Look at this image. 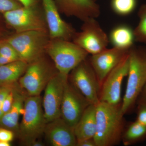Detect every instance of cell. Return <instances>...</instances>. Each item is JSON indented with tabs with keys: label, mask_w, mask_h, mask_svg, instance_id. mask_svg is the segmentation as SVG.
I'll return each instance as SVG.
<instances>
[{
	"label": "cell",
	"mask_w": 146,
	"mask_h": 146,
	"mask_svg": "<svg viewBox=\"0 0 146 146\" xmlns=\"http://www.w3.org/2000/svg\"><path fill=\"white\" fill-rule=\"evenodd\" d=\"M121 105L101 102L97 105L96 131L94 138L96 146H115L122 141L125 122Z\"/></svg>",
	"instance_id": "cell-1"
},
{
	"label": "cell",
	"mask_w": 146,
	"mask_h": 146,
	"mask_svg": "<svg viewBox=\"0 0 146 146\" xmlns=\"http://www.w3.org/2000/svg\"><path fill=\"white\" fill-rule=\"evenodd\" d=\"M129 54L127 84L121 105L123 115L133 107L146 83V48L133 46Z\"/></svg>",
	"instance_id": "cell-2"
},
{
	"label": "cell",
	"mask_w": 146,
	"mask_h": 146,
	"mask_svg": "<svg viewBox=\"0 0 146 146\" xmlns=\"http://www.w3.org/2000/svg\"><path fill=\"white\" fill-rule=\"evenodd\" d=\"M24 108L25 112L17 133L23 143L31 146L44 134L47 124L42 98L40 96L27 97Z\"/></svg>",
	"instance_id": "cell-3"
},
{
	"label": "cell",
	"mask_w": 146,
	"mask_h": 146,
	"mask_svg": "<svg viewBox=\"0 0 146 146\" xmlns=\"http://www.w3.org/2000/svg\"><path fill=\"white\" fill-rule=\"evenodd\" d=\"M46 53L57 71L67 75L89 55L72 41L59 39H50Z\"/></svg>",
	"instance_id": "cell-4"
},
{
	"label": "cell",
	"mask_w": 146,
	"mask_h": 146,
	"mask_svg": "<svg viewBox=\"0 0 146 146\" xmlns=\"http://www.w3.org/2000/svg\"><path fill=\"white\" fill-rule=\"evenodd\" d=\"M3 39L14 48L21 60L29 63L46 54L50 39L48 32L33 31L15 32Z\"/></svg>",
	"instance_id": "cell-5"
},
{
	"label": "cell",
	"mask_w": 146,
	"mask_h": 146,
	"mask_svg": "<svg viewBox=\"0 0 146 146\" xmlns=\"http://www.w3.org/2000/svg\"><path fill=\"white\" fill-rule=\"evenodd\" d=\"M58 72L52 60L46 54L28 63L25 72L18 81L19 86L29 96H39Z\"/></svg>",
	"instance_id": "cell-6"
},
{
	"label": "cell",
	"mask_w": 146,
	"mask_h": 146,
	"mask_svg": "<svg viewBox=\"0 0 146 146\" xmlns=\"http://www.w3.org/2000/svg\"><path fill=\"white\" fill-rule=\"evenodd\" d=\"M2 14L6 23L15 33L33 31L48 32L42 3L32 6H22Z\"/></svg>",
	"instance_id": "cell-7"
},
{
	"label": "cell",
	"mask_w": 146,
	"mask_h": 146,
	"mask_svg": "<svg viewBox=\"0 0 146 146\" xmlns=\"http://www.w3.org/2000/svg\"><path fill=\"white\" fill-rule=\"evenodd\" d=\"M68 80L91 104L100 102L101 85L88 58L71 71Z\"/></svg>",
	"instance_id": "cell-8"
},
{
	"label": "cell",
	"mask_w": 146,
	"mask_h": 146,
	"mask_svg": "<svg viewBox=\"0 0 146 146\" xmlns=\"http://www.w3.org/2000/svg\"><path fill=\"white\" fill-rule=\"evenodd\" d=\"M83 22L81 31L76 32L72 41L91 55L107 48L109 37L96 18H89Z\"/></svg>",
	"instance_id": "cell-9"
},
{
	"label": "cell",
	"mask_w": 146,
	"mask_h": 146,
	"mask_svg": "<svg viewBox=\"0 0 146 146\" xmlns=\"http://www.w3.org/2000/svg\"><path fill=\"white\" fill-rule=\"evenodd\" d=\"M68 75L58 72L44 89L42 106L46 123L60 117V108Z\"/></svg>",
	"instance_id": "cell-10"
},
{
	"label": "cell",
	"mask_w": 146,
	"mask_h": 146,
	"mask_svg": "<svg viewBox=\"0 0 146 146\" xmlns=\"http://www.w3.org/2000/svg\"><path fill=\"white\" fill-rule=\"evenodd\" d=\"M129 53L105 79L101 86L100 102L112 105L121 103L122 84L129 68Z\"/></svg>",
	"instance_id": "cell-11"
},
{
	"label": "cell",
	"mask_w": 146,
	"mask_h": 146,
	"mask_svg": "<svg viewBox=\"0 0 146 146\" xmlns=\"http://www.w3.org/2000/svg\"><path fill=\"white\" fill-rule=\"evenodd\" d=\"M91 104L68 80L65 85L60 108V117L74 129L84 112Z\"/></svg>",
	"instance_id": "cell-12"
},
{
	"label": "cell",
	"mask_w": 146,
	"mask_h": 146,
	"mask_svg": "<svg viewBox=\"0 0 146 146\" xmlns=\"http://www.w3.org/2000/svg\"><path fill=\"white\" fill-rule=\"evenodd\" d=\"M42 4L50 39L72 41L76 31L61 18L54 0H42Z\"/></svg>",
	"instance_id": "cell-13"
},
{
	"label": "cell",
	"mask_w": 146,
	"mask_h": 146,
	"mask_svg": "<svg viewBox=\"0 0 146 146\" xmlns=\"http://www.w3.org/2000/svg\"><path fill=\"white\" fill-rule=\"evenodd\" d=\"M130 50V49H129ZM129 50L112 47L96 54L91 55L89 62L101 86L105 79L128 53Z\"/></svg>",
	"instance_id": "cell-14"
},
{
	"label": "cell",
	"mask_w": 146,
	"mask_h": 146,
	"mask_svg": "<svg viewBox=\"0 0 146 146\" xmlns=\"http://www.w3.org/2000/svg\"><path fill=\"white\" fill-rule=\"evenodd\" d=\"M60 13L74 17L84 22L100 15V7L97 0H54Z\"/></svg>",
	"instance_id": "cell-15"
},
{
	"label": "cell",
	"mask_w": 146,
	"mask_h": 146,
	"mask_svg": "<svg viewBox=\"0 0 146 146\" xmlns=\"http://www.w3.org/2000/svg\"><path fill=\"white\" fill-rule=\"evenodd\" d=\"M44 134L47 143L50 146H77V140L74 129L61 117L47 123Z\"/></svg>",
	"instance_id": "cell-16"
},
{
	"label": "cell",
	"mask_w": 146,
	"mask_h": 146,
	"mask_svg": "<svg viewBox=\"0 0 146 146\" xmlns=\"http://www.w3.org/2000/svg\"><path fill=\"white\" fill-rule=\"evenodd\" d=\"M27 97L16 86L14 89L13 104L9 111L4 114L0 119L1 127L8 129L17 133L19 117L25 112L24 104Z\"/></svg>",
	"instance_id": "cell-17"
},
{
	"label": "cell",
	"mask_w": 146,
	"mask_h": 146,
	"mask_svg": "<svg viewBox=\"0 0 146 146\" xmlns=\"http://www.w3.org/2000/svg\"><path fill=\"white\" fill-rule=\"evenodd\" d=\"M96 105L88 106L74 127L77 142L94 138L96 131Z\"/></svg>",
	"instance_id": "cell-18"
},
{
	"label": "cell",
	"mask_w": 146,
	"mask_h": 146,
	"mask_svg": "<svg viewBox=\"0 0 146 146\" xmlns=\"http://www.w3.org/2000/svg\"><path fill=\"white\" fill-rule=\"evenodd\" d=\"M109 43L113 47L129 50L135 41L134 31L131 27L126 25H120L112 29L110 33Z\"/></svg>",
	"instance_id": "cell-19"
},
{
	"label": "cell",
	"mask_w": 146,
	"mask_h": 146,
	"mask_svg": "<svg viewBox=\"0 0 146 146\" xmlns=\"http://www.w3.org/2000/svg\"><path fill=\"white\" fill-rule=\"evenodd\" d=\"M28 65L20 60L0 66V86L16 84L25 72Z\"/></svg>",
	"instance_id": "cell-20"
},
{
	"label": "cell",
	"mask_w": 146,
	"mask_h": 146,
	"mask_svg": "<svg viewBox=\"0 0 146 146\" xmlns=\"http://www.w3.org/2000/svg\"><path fill=\"white\" fill-rule=\"evenodd\" d=\"M146 138V126L138 121L131 123L123 133L122 141L124 145L129 146Z\"/></svg>",
	"instance_id": "cell-21"
},
{
	"label": "cell",
	"mask_w": 146,
	"mask_h": 146,
	"mask_svg": "<svg viewBox=\"0 0 146 146\" xmlns=\"http://www.w3.org/2000/svg\"><path fill=\"white\" fill-rule=\"evenodd\" d=\"M137 0H111L110 7L114 13L121 16H126L136 9Z\"/></svg>",
	"instance_id": "cell-22"
},
{
	"label": "cell",
	"mask_w": 146,
	"mask_h": 146,
	"mask_svg": "<svg viewBox=\"0 0 146 146\" xmlns=\"http://www.w3.org/2000/svg\"><path fill=\"white\" fill-rule=\"evenodd\" d=\"M138 15L139 23L133 30L135 41L146 44V3L141 6Z\"/></svg>",
	"instance_id": "cell-23"
},
{
	"label": "cell",
	"mask_w": 146,
	"mask_h": 146,
	"mask_svg": "<svg viewBox=\"0 0 146 146\" xmlns=\"http://www.w3.org/2000/svg\"><path fill=\"white\" fill-rule=\"evenodd\" d=\"M0 55L14 61L21 60L14 48L3 39L0 40Z\"/></svg>",
	"instance_id": "cell-24"
},
{
	"label": "cell",
	"mask_w": 146,
	"mask_h": 146,
	"mask_svg": "<svg viewBox=\"0 0 146 146\" xmlns=\"http://www.w3.org/2000/svg\"><path fill=\"white\" fill-rule=\"evenodd\" d=\"M22 6L17 0H0V13L3 14Z\"/></svg>",
	"instance_id": "cell-25"
},
{
	"label": "cell",
	"mask_w": 146,
	"mask_h": 146,
	"mask_svg": "<svg viewBox=\"0 0 146 146\" xmlns=\"http://www.w3.org/2000/svg\"><path fill=\"white\" fill-rule=\"evenodd\" d=\"M16 86V85L14 88L9 93L4 100L2 106V111L3 115L8 112L12 107L13 101H14V89Z\"/></svg>",
	"instance_id": "cell-26"
},
{
	"label": "cell",
	"mask_w": 146,
	"mask_h": 146,
	"mask_svg": "<svg viewBox=\"0 0 146 146\" xmlns=\"http://www.w3.org/2000/svg\"><path fill=\"white\" fill-rule=\"evenodd\" d=\"M16 85V84L13 85L0 86V119L3 115L2 106L4 100L9 93L14 88Z\"/></svg>",
	"instance_id": "cell-27"
},
{
	"label": "cell",
	"mask_w": 146,
	"mask_h": 146,
	"mask_svg": "<svg viewBox=\"0 0 146 146\" xmlns=\"http://www.w3.org/2000/svg\"><path fill=\"white\" fill-rule=\"evenodd\" d=\"M14 132L6 128L0 127V141L10 143L14 138Z\"/></svg>",
	"instance_id": "cell-28"
},
{
	"label": "cell",
	"mask_w": 146,
	"mask_h": 146,
	"mask_svg": "<svg viewBox=\"0 0 146 146\" xmlns=\"http://www.w3.org/2000/svg\"><path fill=\"white\" fill-rule=\"evenodd\" d=\"M137 119L138 122L146 126V106L142 104H139Z\"/></svg>",
	"instance_id": "cell-29"
},
{
	"label": "cell",
	"mask_w": 146,
	"mask_h": 146,
	"mask_svg": "<svg viewBox=\"0 0 146 146\" xmlns=\"http://www.w3.org/2000/svg\"><path fill=\"white\" fill-rule=\"evenodd\" d=\"M24 7H30L42 3V0H17Z\"/></svg>",
	"instance_id": "cell-30"
},
{
	"label": "cell",
	"mask_w": 146,
	"mask_h": 146,
	"mask_svg": "<svg viewBox=\"0 0 146 146\" xmlns=\"http://www.w3.org/2000/svg\"><path fill=\"white\" fill-rule=\"evenodd\" d=\"M76 146H96L94 138H89L77 142Z\"/></svg>",
	"instance_id": "cell-31"
},
{
	"label": "cell",
	"mask_w": 146,
	"mask_h": 146,
	"mask_svg": "<svg viewBox=\"0 0 146 146\" xmlns=\"http://www.w3.org/2000/svg\"><path fill=\"white\" fill-rule=\"evenodd\" d=\"M138 98H140L139 104H143L146 106V83Z\"/></svg>",
	"instance_id": "cell-32"
},
{
	"label": "cell",
	"mask_w": 146,
	"mask_h": 146,
	"mask_svg": "<svg viewBox=\"0 0 146 146\" xmlns=\"http://www.w3.org/2000/svg\"><path fill=\"white\" fill-rule=\"evenodd\" d=\"M14 60L0 55V66L13 62ZM16 61V60H15Z\"/></svg>",
	"instance_id": "cell-33"
},
{
	"label": "cell",
	"mask_w": 146,
	"mask_h": 146,
	"mask_svg": "<svg viewBox=\"0 0 146 146\" xmlns=\"http://www.w3.org/2000/svg\"><path fill=\"white\" fill-rule=\"evenodd\" d=\"M44 144L42 142L38 141V140L35 141L31 145V146H44Z\"/></svg>",
	"instance_id": "cell-34"
},
{
	"label": "cell",
	"mask_w": 146,
	"mask_h": 146,
	"mask_svg": "<svg viewBox=\"0 0 146 146\" xmlns=\"http://www.w3.org/2000/svg\"><path fill=\"white\" fill-rule=\"evenodd\" d=\"M10 143L9 142H4V141H0V146H10Z\"/></svg>",
	"instance_id": "cell-35"
}]
</instances>
